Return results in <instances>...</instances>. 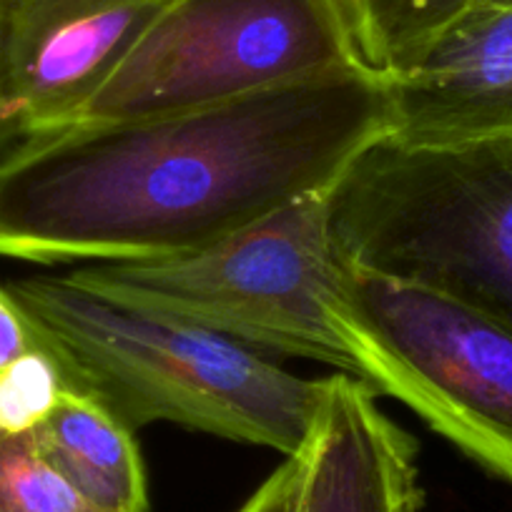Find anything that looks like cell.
I'll return each instance as SVG.
<instances>
[{
    "label": "cell",
    "mask_w": 512,
    "mask_h": 512,
    "mask_svg": "<svg viewBox=\"0 0 512 512\" xmlns=\"http://www.w3.org/2000/svg\"><path fill=\"white\" fill-rule=\"evenodd\" d=\"M344 262L462 299L512 327V136L374 141L332 186Z\"/></svg>",
    "instance_id": "4"
},
{
    "label": "cell",
    "mask_w": 512,
    "mask_h": 512,
    "mask_svg": "<svg viewBox=\"0 0 512 512\" xmlns=\"http://www.w3.org/2000/svg\"><path fill=\"white\" fill-rule=\"evenodd\" d=\"M66 277L121 307L359 379L357 349L342 324L347 267L332 231V186L209 249L159 262L81 264Z\"/></svg>",
    "instance_id": "3"
},
{
    "label": "cell",
    "mask_w": 512,
    "mask_h": 512,
    "mask_svg": "<svg viewBox=\"0 0 512 512\" xmlns=\"http://www.w3.org/2000/svg\"><path fill=\"white\" fill-rule=\"evenodd\" d=\"M297 460L289 512H422L417 445L364 379L332 374Z\"/></svg>",
    "instance_id": "9"
},
{
    "label": "cell",
    "mask_w": 512,
    "mask_h": 512,
    "mask_svg": "<svg viewBox=\"0 0 512 512\" xmlns=\"http://www.w3.org/2000/svg\"><path fill=\"white\" fill-rule=\"evenodd\" d=\"M344 267L342 324L359 379L512 485L510 324L437 289Z\"/></svg>",
    "instance_id": "5"
},
{
    "label": "cell",
    "mask_w": 512,
    "mask_h": 512,
    "mask_svg": "<svg viewBox=\"0 0 512 512\" xmlns=\"http://www.w3.org/2000/svg\"><path fill=\"white\" fill-rule=\"evenodd\" d=\"M36 425L0 415V512H101L48 460Z\"/></svg>",
    "instance_id": "12"
},
{
    "label": "cell",
    "mask_w": 512,
    "mask_h": 512,
    "mask_svg": "<svg viewBox=\"0 0 512 512\" xmlns=\"http://www.w3.org/2000/svg\"><path fill=\"white\" fill-rule=\"evenodd\" d=\"M3 6H6V0H0V18H3ZM18 139H21V134H18V128L13 126L11 118H8L6 106H3V96H0V159L6 156V151L11 149Z\"/></svg>",
    "instance_id": "15"
},
{
    "label": "cell",
    "mask_w": 512,
    "mask_h": 512,
    "mask_svg": "<svg viewBox=\"0 0 512 512\" xmlns=\"http://www.w3.org/2000/svg\"><path fill=\"white\" fill-rule=\"evenodd\" d=\"M364 66L342 0H176L73 123L216 106Z\"/></svg>",
    "instance_id": "6"
},
{
    "label": "cell",
    "mask_w": 512,
    "mask_h": 512,
    "mask_svg": "<svg viewBox=\"0 0 512 512\" xmlns=\"http://www.w3.org/2000/svg\"><path fill=\"white\" fill-rule=\"evenodd\" d=\"M63 344L83 382L131 430L171 422L294 457L307 442L327 379L181 319L113 304L61 277L8 284Z\"/></svg>",
    "instance_id": "2"
},
{
    "label": "cell",
    "mask_w": 512,
    "mask_h": 512,
    "mask_svg": "<svg viewBox=\"0 0 512 512\" xmlns=\"http://www.w3.org/2000/svg\"><path fill=\"white\" fill-rule=\"evenodd\" d=\"M38 445L101 512H149V482L134 430L93 392L63 387L36 425Z\"/></svg>",
    "instance_id": "10"
},
{
    "label": "cell",
    "mask_w": 512,
    "mask_h": 512,
    "mask_svg": "<svg viewBox=\"0 0 512 512\" xmlns=\"http://www.w3.org/2000/svg\"><path fill=\"white\" fill-rule=\"evenodd\" d=\"M392 126L405 146H457L512 136V6L480 3L387 78Z\"/></svg>",
    "instance_id": "8"
},
{
    "label": "cell",
    "mask_w": 512,
    "mask_h": 512,
    "mask_svg": "<svg viewBox=\"0 0 512 512\" xmlns=\"http://www.w3.org/2000/svg\"><path fill=\"white\" fill-rule=\"evenodd\" d=\"M485 0H342L359 61L379 76L405 71L455 18Z\"/></svg>",
    "instance_id": "11"
},
{
    "label": "cell",
    "mask_w": 512,
    "mask_h": 512,
    "mask_svg": "<svg viewBox=\"0 0 512 512\" xmlns=\"http://www.w3.org/2000/svg\"><path fill=\"white\" fill-rule=\"evenodd\" d=\"M176 0H6L0 96L18 134L68 126Z\"/></svg>",
    "instance_id": "7"
},
{
    "label": "cell",
    "mask_w": 512,
    "mask_h": 512,
    "mask_svg": "<svg viewBox=\"0 0 512 512\" xmlns=\"http://www.w3.org/2000/svg\"><path fill=\"white\" fill-rule=\"evenodd\" d=\"M38 357L73 362L63 344L33 317L11 287L0 284V377Z\"/></svg>",
    "instance_id": "13"
},
{
    "label": "cell",
    "mask_w": 512,
    "mask_h": 512,
    "mask_svg": "<svg viewBox=\"0 0 512 512\" xmlns=\"http://www.w3.org/2000/svg\"><path fill=\"white\" fill-rule=\"evenodd\" d=\"M487 3V0H485ZM490 3H505V6H512V0H490Z\"/></svg>",
    "instance_id": "16"
},
{
    "label": "cell",
    "mask_w": 512,
    "mask_h": 512,
    "mask_svg": "<svg viewBox=\"0 0 512 512\" xmlns=\"http://www.w3.org/2000/svg\"><path fill=\"white\" fill-rule=\"evenodd\" d=\"M390 126L387 76L352 66L216 106L28 134L0 159V256L81 267L194 254L334 186Z\"/></svg>",
    "instance_id": "1"
},
{
    "label": "cell",
    "mask_w": 512,
    "mask_h": 512,
    "mask_svg": "<svg viewBox=\"0 0 512 512\" xmlns=\"http://www.w3.org/2000/svg\"><path fill=\"white\" fill-rule=\"evenodd\" d=\"M294 482H297V460L284 457L282 465L251 492L249 500L236 512H289L294 495Z\"/></svg>",
    "instance_id": "14"
}]
</instances>
